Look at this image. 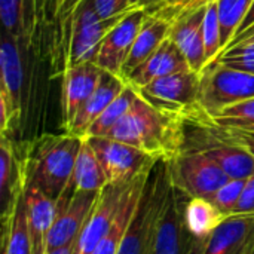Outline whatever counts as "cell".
<instances>
[{"label": "cell", "mask_w": 254, "mask_h": 254, "mask_svg": "<svg viewBox=\"0 0 254 254\" xmlns=\"http://www.w3.org/2000/svg\"><path fill=\"white\" fill-rule=\"evenodd\" d=\"M183 119L155 109L138 95L106 137L134 146L158 161H168L183 147Z\"/></svg>", "instance_id": "cell-1"}, {"label": "cell", "mask_w": 254, "mask_h": 254, "mask_svg": "<svg viewBox=\"0 0 254 254\" xmlns=\"http://www.w3.org/2000/svg\"><path fill=\"white\" fill-rule=\"evenodd\" d=\"M82 137L70 132L48 134L27 143L25 182L52 201H58L73 188V171Z\"/></svg>", "instance_id": "cell-2"}, {"label": "cell", "mask_w": 254, "mask_h": 254, "mask_svg": "<svg viewBox=\"0 0 254 254\" xmlns=\"http://www.w3.org/2000/svg\"><path fill=\"white\" fill-rule=\"evenodd\" d=\"M171 190L165 161L152 168L134 214L122 237L118 254H153L161 214Z\"/></svg>", "instance_id": "cell-3"}, {"label": "cell", "mask_w": 254, "mask_h": 254, "mask_svg": "<svg viewBox=\"0 0 254 254\" xmlns=\"http://www.w3.org/2000/svg\"><path fill=\"white\" fill-rule=\"evenodd\" d=\"M165 164L171 186L190 199H208L231 180L213 159L198 150L182 149Z\"/></svg>", "instance_id": "cell-4"}, {"label": "cell", "mask_w": 254, "mask_h": 254, "mask_svg": "<svg viewBox=\"0 0 254 254\" xmlns=\"http://www.w3.org/2000/svg\"><path fill=\"white\" fill-rule=\"evenodd\" d=\"M61 7H65L70 12V39L65 68L83 63H95L103 39L124 16L101 19L91 0H73V4L68 0H64L60 1V9Z\"/></svg>", "instance_id": "cell-5"}, {"label": "cell", "mask_w": 254, "mask_h": 254, "mask_svg": "<svg viewBox=\"0 0 254 254\" xmlns=\"http://www.w3.org/2000/svg\"><path fill=\"white\" fill-rule=\"evenodd\" d=\"M250 98H254V74L231 68L216 60L202 68L198 104L207 115Z\"/></svg>", "instance_id": "cell-6"}, {"label": "cell", "mask_w": 254, "mask_h": 254, "mask_svg": "<svg viewBox=\"0 0 254 254\" xmlns=\"http://www.w3.org/2000/svg\"><path fill=\"white\" fill-rule=\"evenodd\" d=\"M201 73L188 70L159 77L147 85L137 86V94L155 109L180 119L201 110L198 104Z\"/></svg>", "instance_id": "cell-7"}, {"label": "cell", "mask_w": 254, "mask_h": 254, "mask_svg": "<svg viewBox=\"0 0 254 254\" xmlns=\"http://www.w3.org/2000/svg\"><path fill=\"white\" fill-rule=\"evenodd\" d=\"M98 156L109 183H129L147 174L158 159L127 143L109 137H83Z\"/></svg>", "instance_id": "cell-8"}, {"label": "cell", "mask_w": 254, "mask_h": 254, "mask_svg": "<svg viewBox=\"0 0 254 254\" xmlns=\"http://www.w3.org/2000/svg\"><path fill=\"white\" fill-rule=\"evenodd\" d=\"M189 199L171 186L159 219L153 254H199L202 243L192 235L185 217Z\"/></svg>", "instance_id": "cell-9"}, {"label": "cell", "mask_w": 254, "mask_h": 254, "mask_svg": "<svg viewBox=\"0 0 254 254\" xmlns=\"http://www.w3.org/2000/svg\"><path fill=\"white\" fill-rule=\"evenodd\" d=\"M100 193L101 192H80L71 188L55 201L57 217L48 237V252L77 244L80 232L89 219Z\"/></svg>", "instance_id": "cell-10"}, {"label": "cell", "mask_w": 254, "mask_h": 254, "mask_svg": "<svg viewBox=\"0 0 254 254\" xmlns=\"http://www.w3.org/2000/svg\"><path fill=\"white\" fill-rule=\"evenodd\" d=\"M132 182L109 183L101 190L100 198L80 232L74 254H91L97 249V246L101 243V240L112 229V226L121 211L125 193Z\"/></svg>", "instance_id": "cell-11"}, {"label": "cell", "mask_w": 254, "mask_h": 254, "mask_svg": "<svg viewBox=\"0 0 254 254\" xmlns=\"http://www.w3.org/2000/svg\"><path fill=\"white\" fill-rule=\"evenodd\" d=\"M149 12L144 7H137L119 19L101 42L95 64L106 71L121 76L122 67L129 57L135 37L144 24Z\"/></svg>", "instance_id": "cell-12"}, {"label": "cell", "mask_w": 254, "mask_h": 254, "mask_svg": "<svg viewBox=\"0 0 254 254\" xmlns=\"http://www.w3.org/2000/svg\"><path fill=\"white\" fill-rule=\"evenodd\" d=\"M199 254H254V214L226 216L201 244Z\"/></svg>", "instance_id": "cell-13"}, {"label": "cell", "mask_w": 254, "mask_h": 254, "mask_svg": "<svg viewBox=\"0 0 254 254\" xmlns=\"http://www.w3.org/2000/svg\"><path fill=\"white\" fill-rule=\"evenodd\" d=\"M25 147L27 143H16L10 137H1L0 143V196L1 222L6 220L18 196L25 190Z\"/></svg>", "instance_id": "cell-14"}, {"label": "cell", "mask_w": 254, "mask_h": 254, "mask_svg": "<svg viewBox=\"0 0 254 254\" xmlns=\"http://www.w3.org/2000/svg\"><path fill=\"white\" fill-rule=\"evenodd\" d=\"M101 71L103 70L95 63H83L64 70L61 106L63 127L65 132L70 129L82 104L95 91L101 77Z\"/></svg>", "instance_id": "cell-15"}, {"label": "cell", "mask_w": 254, "mask_h": 254, "mask_svg": "<svg viewBox=\"0 0 254 254\" xmlns=\"http://www.w3.org/2000/svg\"><path fill=\"white\" fill-rule=\"evenodd\" d=\"M205 9H207V3L196 9L182 13L179 18L173 21L171 31L168 36L180 48L190 68L198 73H201L202 68L207 65L204 34H202Z\"/></svg>", "instance_id": "cell-16"}, {"label": "cell", "mask_w": 254, "mask_h": 254, "mask_svg": "<svg viewBox=\"0 0 254 254\" xmlns=\"http://www.w3.org/2000/svg\"><path fill=\"white\" fill-rule=\"evenodd\" d=\"M192 70L186 57L180 51V48L168 37L162 42V45L135 70H132L127 77V83L134 88L147 85L159 77Z\"/></svg>", "instance_id": "cell-17"}, {"label": "cell", "mask_w": 254, "mask_h": 254, "mask_svg": "<svg viewBox=\"0 0 254 254\" xmlns=\"http://www.w3.org/2000/svg\"><path fill=\"white\" fill-rule=\"evenodd\" d=\"M125 86H127V80L124 77L103 70L95 91L82 104V107L79 109V112L67 132L83 138L86 131L89 129V127L106 110V107L125 89Z\"/></svg>", "instance_id": "cell-18"}, {"label": "cell", "mask_w": 254, "mask_h": 254, "mask_svg": "<svg viewBox=\"0 0 254 254\" xmlns=\"http://www.w3.org/2000/svg\"><path fill=\"white\" fill-rule=\"evenodd\" d=\"M24 196L31 238V254H46L48 237L57 217V204L30 185H25Z\"/></svg>", "instance_id": "cell-19"}, {"label": "cell", "mask_w": 254, "mask_h": 254, "mask_svg": "<svg viewBox=\"0 0 254 254\" xmlns=\"http://www.w3.org/2000/svg\"><path fill=\"white\" fill-rule=\"evenodd\" d=\"M171 25H173L171 21L149 13V16L146 18L144 24L141 25V28L135 37V42L132 45L129 57L122 67L121 77L125 79L132 70H135L138 65H141L162 45V42L165 39H168Z\"/></svg>", "instance_id": "cell-20"}, {"label": "cell", "mask_w": 254, "mask_h": 254, "mask_svg": "<svg viewBox=\"0 0 254 254\" xmlns=\"http://www.w3.org/2000/svg\"><path fill=\"white\" fill-rule=\"evenodd\" d=\"M16 37L4 33L0 46V68H1V88L0 92L7 97L16 110L21 112V88L24 70Z\"/></svg>", "instance_id": "cell-21"}, {"label": "cell", "mask_w": 254, "mask_h": 254, "mask_svg": "<svg viewBox=\"0 0 254 254\" xmlns=\"http://www.w3.org/2000/svg\"><path fill=\"white\" fill-rule=\"evenodd\" d=\"M149 174L150 173H147L144 176H140L131 183V186L128 188V190L125 193L121 211H119L112 229L109 231V234L101 240V243L97 246V249L91 254H118L122 237H124V234L127 231V226H128V223H129V220H131V217L134 214V210L137 207V202L140 199L141 190H143V188L146 185V180H147Z\"/></svg>", "instance_id": "cell-22"}, {"label": "cell", "mask_w": 254, "mask_h": 254, "mask_svg": "<svg viewBox=\"0 0 254 254\" xmlns=\"http://www.w3.org/2000/svg\"><path fill=\"white\" fill-rule=\"evenodd\" d=\"M71 185L80 192H101L109 185L103 165L86 138L82 140L76 158Z\"/></svg>", "instance_id": "cell-23"}, {"label": "cell", "mask_w": 254, "mask_h": 254, "mask_svg": "<svg viewBox=\"0 0 254 254\" xmlns=\"http://www.w3.org/2000/svg\"><path fill=\"white\" fill-rule=\"evenodd\" d=\"M24 192L18 196L12 214L1 222L3 254H31V238L27 220Z\"/></svg>", "instance_id": "cell-24"}, {"label": "cell", "mask_w": 254, "mask_h": 254, "mask_svg": "<svg viewBox=\"0 0 254 254\" xmlns=\"http://www.w3.org/2000/svg\"><path fill=\"white\" fill-rule=\"evenodd\" d=\"M185 217L192 235L204 243L226 216L210 199L192 198L186 204Z\"/></svg>", "instance_id": "cell-25"}, {"label": "cell", "mask_w": 254, "mask_h": 254, "mask_svg": "<svg viewBox=\"0 0 254 254\" xmlns=\"http://www.w3.org/2000/svg\"><path fill=\"white\" fill-rule=\"evenodd\" d=\"M137 97L138 94L135 88L127 83L125 89L106 107V110L89 127L85 137H106L113 129V127L128 113Z\"/></svg>", "instance_id": "cell-26"}, {"label": "cell", "mask_w": 254, "mask_h": 254, "mask_svg": "<svg viewBox=\"0 0 254 254\" xmlns=\"http://www.w3.org/2000/svg\"><path fill=\"white\" fill-rule=\"evenodd\" d=\"M220 24L222 51L232 42L237 30L244 22L253 0H216Z\"/></svg>", "instance_id": "cell-27"}, {"label": "cell", "mask_w": 254, "mask_h": 254, "mask_svg": "<svg viewBox=\"0 0 254 254\" xmlns=\"http://www.w3.org/2000/svg\"><path fill=\"white\" fill-rule=\"evenodd\" d=\"M205 113V112H204ZM210 122L229 131L254 129V98L228 106L214 115H207Z\"/></svg>", "instance_id": "cell-28"}, {"label": "cell", "mask_w": 254, "mask_h": 254, "mask_svg": "<svg viewBox=\"0 0 254 254\" xmlns=\"http://www.w3.org/2000/svg\"><path fill=\"white\" fill-rule=\"evenodd\" d=\"M204 34V49L207 64L214 61L222 52V37H220V24H219V12L216 0L207 1L205 18L202 25Z\"/></svg>", "instance_id": "cell-29"}, {"label": "cell", "mask_w": 254, "mask_h": 254, "mask_svg": "<svg viewBox=\"0 0 254 254\" xmlns=\"http://www.w3.org/2000/svg\"><path fill=\"white\" fill-rule=\"evenodd\" d=\"M216 61H219L231 68L254 74V40L238 43V45L220 52L219 57L216 58Z\"/></svg>", "instance_id": "cell-30"}, {"label": "cell", "mask_w": 254, "mask_h": 254, "mask_svg": "<svg viewBox=\"0 0 254 254\" xmlns=\"http://www.w3.org/2000/svg\"><path fill=\"white\" fill-rule=\"evenodd\" d=\"M247 179H231L226 185H223L213 196L208 199L225 214L231 216L235 213L237 205L243 196V192L246 189Z\"/></svg>", "instance_id": "cell-31"}, {"label": "cell", "mask_w": 254, "mask_h": 254, "mask_svg": "<svg viewBox=\"0 0 254 254\" xmlns=\"http://www.w3.org/2000/svg\"><path fill=\"white\" fill-rule=\"evenodd\" d=\"M207 1L208 0H153V4L147 12L173 22L182 13L196 9Z\"/></svg>", "instance_id": "cell-32"}, {"label": "cell", "mask_w": 254, "mask_h": 254, "mask_svg": "<svg viewBox=\"0 0 254 254\" xmlns=\"http://www.w3.org/2000/svg\"><path fill=\"white\" fill-rule=\"evenodd\" d=\"M22 13L24 0H0V18L4 33L19 37L22 34Z\"/></svg>", "instance_id": "cell-33"}, {"label": "cell", "mask_w": 254, "mask_h": 254, "mask_svg": "<svg viewBox=\"0 0 254 254\" xmlns=\"http://www.w3.org/2000/svg\"><path fill=\"white\" fill-rule=\"evenodd\" d=\"M91 3L101 19L122 18L137 9L132 6L131 0H91Z\"/></svg>", "instance_id": "cell-34"}, {"label": "cell", "mask_w": 254, "mask_h": 254, "mask_svg": "<svg viewBox=\"0 0 254 254\" xmlns=\"http://www.w3.org/2000/svg\"><path fill=\"white\" fill-rule=\"evenodd\" d=\"M235 213H252V214H254V176L247 179L246 189H244L243 196L237 205Z\"/></svg>", "instance_id": "cell-35"}, {"label": "cell", "mask_w": 254, "mask_h": 254, "mask_svg": "<svg viewBox=\"0 0 254 254\" xmlns=\"http://www.w3.org/2000/svg\"><path fill=\"white\" fill-rule=\"evenodd\" d=\"M254 25V0H253V4H252V7H250V10H249V13H247V16H246V19H244V22L240 25V28L237 30V34H235V37L237 36H240L241 33H244L246 30H249L250 27H253Z\"/></svg>", "instance_id": "cell-36"}, {"label": "cell", "mask_w": 254, "mask_h": 254, "mask_svg": "<svg viewBox=\"0 0 254 254\" xmlns=\"http://www.w3.org/2000/svg\"><path fill=\"white\" fill-rule=\"evenodd\" d=\"M74 252H76V244H71V246L63 247V249H57V250L48 252L46 254H74Z\"/></svg>", "instance_id": "cell-37"}, {"label": "cell", "mask_w": 254, "mask_h": 254, "mask_svg": "<svg viewBox=\"0 0 254 254\" xmlns=\"http://www.w3.org/2000/svg\"><path fill=\"white\" fill-rule=\"evenodd\" d=\"M134 7H144L146 10H149L153 4V0H131Z\"/></svg>", "instance_id": "cell-38"}, {"label": "cell", "mask_w": 254, "mask_h": 254, "mask_svg": "<svg viewBox=\"0 0 254 254\" xmlns=\"http://www.w3.org/2000/svg\"><path fill=\"white\" fill-rule=\"evenodd\" d=\"M208 1H210V0H208Z\"/></svg>", "instance_id": "cell-39"}]
</instances>
